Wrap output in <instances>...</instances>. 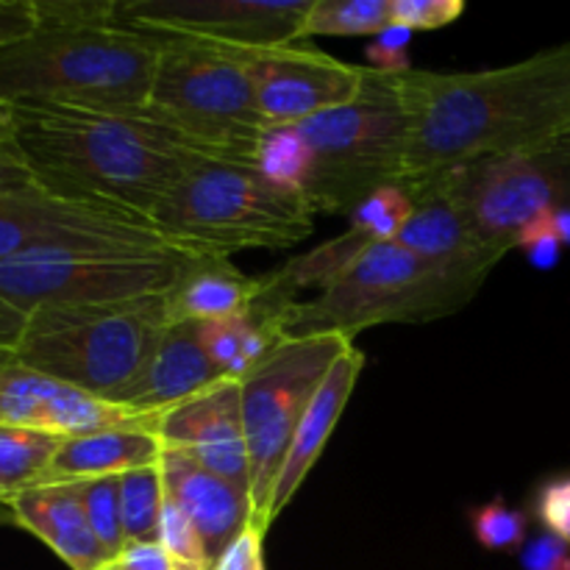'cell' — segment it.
<instances>
[{
    "label": "cell",
    "instance_id": "2e32d148",
    "mask_svg": "<svg viewBox=\"0 0 570 570\" xmlns=\"http://www.w3.org/2000/svg\"><path fill=\"white\" fill-rule=\"evenodd\" d=\"M156 438L165 449H178L198 465L250 493V460L243 423V384L220 379L204 393L161 412Z\"/></svg>",
    "mask_w": 570,
    "mask_h": 570
},
{
    "label": "cell",
    "instance_id": "ee69618b",
    "mask_svg": "<svg viewBox=\"0 0 570 570\" xmlns=\"http://www.w3.org/2000/svg\"><path fill=\"white\" fill-rule=\"evenodd\" d=\"M106 570H117L115 566H111V562H109V566H106Z\"/></svg>",
    "mask_w": 570,
    "mask_h": 570
},
{
    "label": "cell",
    "instance_id": "44dd1931",
    "mask_svg": "<svg viewBox=\"0 0 570 570\" xmlns=\"http://www.w3.org/2000/svg\"><path fill=\"white\" fill-rule=\"evenodd\" d=\"M9 504L14 527L42 540L70 570H104L111 562L89 527L78 482L39 484L17 493Z\"/></svg>",
    "mask_w": 570,
    "mask_h": 570
},
{
    "label": "cell",
    "instance_id": "f35d334b",
    "mask_svg": "<svg viewBox=\"0 0 570 570\" xmlns=\"http://www.w3.org/2000/svg\"><path fill=\"white\" fill-rule=\"evenodd\" d=\"M37 28L33 0H0V48L28 37Z\"/></svg>",
    "mask_w": 570,
    "mask_h": 570
},
{
    "label": "cell",
    "instance_id": "f546056e",
    "mask_svg": "<svg viewBox=\"0 0 570 570\" xmlns=\"http://www.w3.org/2000/svg\"><path fill=\"white\" fill-rule=\"evenodd\" d=\"M473 538L488 551H521L529 540V515L504 499L471 510Z\"/></svg>",
    "mask_w": 570,
    "mask_h": 570
},
{
    "label": "cell",
    "instance_id": "5b68a950",
    "mask_svg": "<svg viewBox=\"0 0 570 570\" xmlns=\"http://www.w3.org/2000/svg\"><path fill=\"white\" fill-rule=\"evenodd\" d=\"M309 200L273 187L248 165L206 159L184 173L150 212V226L173 248L232 259L239 250H278L315 232Z\"/></svg>",
    "mask_w": 570,
    "mask_h": 570
},
{
    "label": "cell",
    "instance_id": "277c9868",
    "mask_svg": "<svg viewBox=\"0 0 570 570\" xmlns=\"http://www.w3.org/2000/svg\"><path fill=\"white\" fill-rule=\"evenodd\" d=\"M193 254L167 243H59L0 262V354L37 312L159 295Z\"/></svg>",
    "mask_w": 570,
    "mask_h": 570
},
{
    "label": "cell",
    "instance_id": "5bb4252c",
    "mask_svg": "<svg viewBox=\"0 0 570 570\" xmlns=\"http://www.w3.org/2000/svg\"><path fill=\"white\" fill-rule=\"evenodd\" d=\"M59 243H165L142 217L56 198L37 184L0 193V262Z\"/></svg>",
    "mask_w": 570,
    "mask_h": 570
},
{
    "label": "cell",
    "instance_id": "7402d4cb",
    "mask_svg": "<svg viewBox=\"0 0 570 570\" xmlns=\"http://www.w3.org/2000/svg\"><path fill=\"white\" fill-rule=\"evenodd\" d=\"M161 440L150 426L111 429L89 438L61 440L39 484H72L92 479H117L122 473L154 468L161 460ZM37 484V488H39Z\"/></svg>",
    "mask_w": 570,
    "mask_h": 570
},
{
    "label": "cell",
    "instance_id": "74e56055",
    "mask_svg": "<svg viewBox=\"0 0 570 570\" xmlns=\"http://www.w3.org/2000/svg\"><path fill=\"white\" fill-rule=\"evenodd\" d=\"M521 570H570V546L549 532H540L527 540L518 551Z\"/></svg>",
    "mask_w": 570,
    "mask_h": 570
},
{
    "label": "cell",
    "instance_id": "52a82bcc",
    "mask_svg": "<svg viewBox=\"0 0 570 570\" xmlns=\"http://www.w3.org/2000/svg\"><path fill=\"white\" fill-rule=\"evenodd\" d=\"M482 278L443 271L417 259L412 250L390 239L356 256L354 265L334 278L315 298L289 309V337L354 340L365 328L387 323H429L454 315L482 289Z\"/></svg>",
    "mask_w": 570,
    "mask_h": 570
},
{
    "label": "cell",
    "instance_id": "f6af8a7d",
    "mask_svg": "<svg viewBox=\"0 0 570 570\" xmlns=\"http://www.w3.org/2000/svg\"><path fill=\"white\" fill-rule=\"evenodd\" d=\"M3 356H6V354H0V360H3Z\"/></svg>",
    "mask_w": 570,
    "mask_h": 570
},
{
    "label": "cell",
    "instance_id": "3957f363",
    "mask_svg": "<svg viewBox=\"0 0 570 570\" xmlns=\"http://www.w3.org/2000/svg\"><path fill=\"white\" fill-rule=\"evenodd\" d=\"M161 37L117 20L37 26L0 48V100L98 115H142Z\"/></svg>",
    "mask_w": 570,
    "mask_h": 570
},
{
    "label": "cell",
    "instance_id": "7a4b0ae2",
    "mask_svg": "<svg viewBox=\"0 0 570 570\" xmlns=\"http://www.w3.org/2000/svg\"><path fill=\"white\" fill-rule=\"evenodd\" d=\"M14 145L45 193L148 223L173 184L209 159L145 115L59 106H14Z\"/></svg>",
    "mask_w": 570,
    "mask_h": 570
},
{
    "label": "cell",
    "instance_id": "ffe728a7",
    "mask_svg": "<svg viewBox=\"0 0 570 570\" xmlns=\"http://www.w3.org/2000/svg\"><path fill=\"white\" fill-rule=\"evenodd\" d=\"M362 371H365V354L356 345H348L345 354L326 373V379H323L315 399L306 406L304 417H301L298 429H295L293 440L287 445L282 471H278L276 484H273L271 504H267V523H273L287 510L289 501L295 499V493L304 484V479L309 476L315 462L321 460L328 438L334 434L345 406H348V399L354 393L356 382H360Z\"/></svg>",
    "mask_w": 570,
    "mask_h": 570
},
{
    "label": "cell",
    "instance_id": "6da1fadb",
    "mask_svg": "<svg viewBox=\"0 0 570 570\" xmlns=\"http://www.w3.org/2000/svg\"><path fill=\"white\" fill-rule=\"evenodd\" d=\"M410 154L401 187L504 159L570 128V42L476 72H404Z\"/></svg>",
    "mask_w": 570,
    "mask_h": 570
},
{
    "label": "cell",
    "instance_id": "d6986e66",
    "mask_svg": "<svg viewBox=\"0 0 570 570\" xmlns=\"http://www.w3.org/2000/svg\"><path fill=\"white\" fill-rule=\"evenodd\" d=\"M220 379L226 376L206 354L200 323H170L145 371L117 395L115 404L139 415H161Z\"/></svg>",
    "mask_w": 570,
    "mask_h": 570
},
{
    "label": "cell",
    "instance_id": "1f68e13d",
    "mask_svg": "<svg viewBox=\"0 0 570 570\" xmlns=\"http://www.w3.org/2000/svg\"><path fill=\"white\" fill-rule=\"evenodd\" d=\"M532 512L543 532L570 546V473H554L538 484L532 495Z\"/></svg>",
    "mask_w": 570,
    "mask_h": 570
},
{
    "label": "cell",
    "instance_id": "4dcf8cb0",
    "mask_svg": "<svg viewBox=\"0 0 570 570\" xmlns=\"http://www.w3.org/2000/svg\"><path fill=\"white\" fill-rule=\"evenodd\" d=\"M159 543L170 557L173 570H212V557L181 507L167 495L159 523Z\"/></svg>",
    "mask_w": 570,
    "mask_h": 570
},
{
    "label": "cell",
    "instance_id": "b9f144b4",
    "mask_svg": "<svg viewBox=\"0 0 570 570\" xmlns=\"http://www.w3.org/2000/svg\"><path fill=\"white\" fill-rule=\"evenodd\" d=\"M0 156H20L14 145V106L0 100Z\"/></svg>",
    "mask_w": 570,
    "mask_h": 570
},
{
    "label": "cell",
    "instance_id": "9a60e30c",
    "mask_svg": "<svg viewBox=\"0 0 570 570\" xmlns=\"http://www.w3.org/2000/svg\"><path fill=\"white\" fill-rule=\"evenodd\" d=\"M156 421L159 415H139L126 406L83 393L72 384L20 365L9 354L0 360V426L33 429V432L72 440L111 432V429H156Z\"/></svg>",
    "mask_w": 570,
    "mask_h": 570
},
{
    "label": "cell",
    "instance_id": "60d3db41",
    "mask_svg": "<svg viewBox=\"0 0 570 570\" xmlns=\"http://www.w3.org/2000/svg\"><path fill=\"white\" fill-rule=\"evenodd\" d=\"M28 184H33V178L20 156H0V193L28 187Z\"/></svg>",
    "mask_w": 570,
    "mask_h": 570
},
{
    "label": "cell",
    "instance_id": "ab89813d",
    "mask_svg": "<svg viewBox=\"0 0 570 570\" xmlns=\"http://www.w3.org/2000/svg\"><path fill=\"white\" fill-rule=\"evenodd\" d=\"M117 570H173L170 557L159 540L148 543H126L117 560L111 562Z\"/></svg>",
    "mask_w": 570,
    "mask_h": 570
},
{
    "label": "cell",
    "instance_id": "8992f818",
    "mask_svg": "<svg viewBox=\"0 0 570 570\" xmlns=\"http://www.w3.org/2000/svg\"><path fill=\"white\" fill-rule=\"evenodd\" d=\"M167 326L165 293L45 309L22 326L9 356L115 404L117 395L145 371Z\"/></svg>",
    "mask_w": 570,
    "mask_h": 570
},
{
    "label": "cell",
    "instance_id": "8fae6325",
    "mask_svg": "<svg viewBox=\"0 0 570 570\" xmlns=\"http://www.w3.org/2000/svg\"><path fill=\"white\" fill-rule=\"evenodd\" d=\"M417 184L449 195L493 248L510 254L534 217L570 209V128L523 154L473 161Z\"/></svg>",
    "mask_w": 570,
    "mask_h": 570
},
{
    "label": "cell",
    "instance_id": "e575fe53",
    "mask_svg": "<svg viewBox=\"0 0 570 570\" xmlns=\"http://www.w3.org/2000/svg\"><path fill=\"white\" fill-rule=\"evenodd\" d=\"M410 28L387 26L382 33L371 37V42H367V67L379 72H390V76H401V72L415 70V67L410 65Z\"/></svg>",
    "mask_w": 570,
    "mask_h": 570
},
{
    "label": "cell",
    "instance_id": "d4e9b609",
    "mask_svg": "<svg viewBox=\"0 0 570 570\" xmlns=\"http://www.w3.org/2000/svg\"><path fill=\"white\" fill-rule=\"evenodd\" d=\"M254 170L273 187L298 193L306 198V187L315 170V156L298 126H267L256 148Z\"/></svg>",
    "mask_w": 570,
    "mask_h": 570
},
{
    "label": "cell",
    "instance_id": "603a6c76",
    "mask_svg": "<svg viewBox=\"0 0 570 570\" xmlns=\"http://www.w3.org/2000/svg\"><path fill=\"white\" fill-rule=\"evenodd\" d=\"M259 276H245L232 259L193 256L165 293L170 323H206L243 315L259 295Z\"/></svg>",
    "mask_w": 570,
    "mask_h": 570
},
{
    "label": "cell",
    "instance_id": "ac0fdd59",
    "mask_svg": "<svg viewBox=\"0 0 570 570\" xmlns=\"http://www.w3.org/2000/svg\"><path fill=\"white\" fill-rule=\"evenodd\" d=\"M159 468L165 476L167 495L181 507L215 562L220 551L248 523H254L250 493L239 484L206 471L204 465H198L193 456L178 449L161 451Z\"/></svg>",
    "mask_w": 570,
    "mask_h": 570
},
{
    "label": "cell",
    "instance_id": "ba28073f",
    "mask_svg": "<svg viewBox=\"0 0 570 570\" xmlns=\"http://www.w3.org/2000/svg\"><path fill=\"white\" fill-rule=\"evenodd\" d=\"M298 128L315 156L306 200L317 215H351L376 189L404 184L410 154L404 72L390 76L367 67L354 100Z\"/></svg>",
    "mask_w": 570,
    "mask_h": 570
},
{
    "label": "cell",
    "instance_id": "cb8c5ba5",
    "mask_svg": "<svg viewBox=\"0 0 570 570\" xmlns=\"http://www.w3.org/2000/svg\"><path fill=\"white\" fill-rule=\"evenodd\" d=\"M59 445L61 438L53 434L0 426V501H11L22 490L37 488Z\"/></svg>",
    "mask_w": 570,
    "mask_h": 570
},
{
    "label": "cell",
    "instance_id": "836d02e7",
    "mask_svg": "<svg viewBox=\"0 0 570 570\" xmlns=\"http://www.w3.org/2000/svg\"><path fill=\"white\" fill-rule=\"evenodd\" d=\"M468 6L462 0H393L390 22L415 31H434L445 28L465 14Z\"/></svg>",
    "mask_w": 570,
    "mask_h": 570
},
{
    "label": "cell",
    "instance_id": "9c48e42d",
    "mask_svg": "<svg viewBox=\"0 0 570 570\" xmlns=\"http://www.w3.org/2000/svg\"><path fill=\"white\" fill-rule=\"evenodd\" d=\"M209 159L254 167L267 122L248 72L226 48L161 37L159 61L142 111Z\"/></svg>",
    "mask_w": 570,
    "mask_h": 570
},
{
    "label": "cell",
    "instance_id": "30bf717a",
    "mask_svg": "<svg viewBox=\"0 0 570 570\" xmlns=\"http://www.w3.org/2000/svg\"><path fill=\"white\" fill-rule=\"evenodd\" d=\"M354 340L337 334L289 337L243 379V423L250 460L254 523L267 532V504L284 454L334 362Z\"/></svg>",
    "mask_w": 570,
    "mask_h": 570
},
{
    "label": "cell",
    "instance_id": "bcb514c9",
    "mask_svg": "<svg viewBox=\"0 0 570 570\" xmlns=\"http://www.w3.org/2000/svg\"><path fill=\"white\" fill-rule=\"evenodd\" d=\"M104 570H106V568H104Z\"/></svg>",
    "mask_w": 570,
    "mask_h": 570
},
{
    "label": "cell",
    "instance_id": "4316f807",
    "mask_svg": "<svg viewBox=\"0 0 570 570\" xmlns=\"http://www.w3.org/2000/svg\"><path fill=\"white\" fill-rule=\"evenodd\" d=\"M117 482H120V515L126 543L159 540L161 510H165L167 499L161 468H139V471L122 473Z\"/></svg>",
    "mask_w": 570,
    "mask_h": 570
},
{
    "label": "cell",
    "instance_id": "484cf974",
    "mask_svg": "<svg viewBox=\"0 0 570 570\" xmlns=\"http://www.w3.org/2000/svg\"><path fill=\"white\" fill-rule=\"evenodd\" d=\"M393 0H312L304 42L312 37H376L390 22Z\"/></svg>",
    "mask_w": 570,
    "mask_h": 570
},
{
    "label": "cell",
    "instance_id": "f1b7e54d",
    "mask_svg": "<svg viewBox=\"0 0 570 570\" xmlns=\"http://www.w3.org/2000/svg\"><path fill=\"white\" fill-rule=\"evenodd\" d=\"M120 479V476H117ZM117 479H92V482L81 484L83 510H87L89 527H92L95 538H98L100 549L106 551L111 562L126 546V534H122V515H120V482Z\"/></svg>",
    "mask_w": 570,
    "mask_h": 570
},
{
    "label": "cell",
    "instance_id": "d6a6232c",
    "mask_svg": "<svg viewBox=\"0 0 570 570\" xmlns=\"http://www.w3.org/2000/svg\"><path fill=\"white\" fill-rule=\"evenodd\" d=\"M245 312L243 315L200 323V340H204L206 354H209V360L220 367L223 376L228 379H232L234 365H237L239 354H243L245 337H248V315H245Z\"/></svg>",
    "mask_w": 570,
    "mask_h": 570
},
{
    "label": "cell",
    "instance_id": "7bdbcfd3",
    "mask_svg": "<svg viewBox=\"0 0 570 570\" xmlns=\"http://www.w3.org/2000/svg\"><path fill=\"white\" fill-rule=\"evenodd\" d=\"M14 527V512H11L9 501H0V527Z\"/></svg>",
    "mask_w": 570,
    "mask_h": 570
},
{
    "label": "cell",
    "instance_id": "7c38bea8",
    "mask_svg": "<svg viewBox=\"0 0 570 570\" xmlns=\"http://www.w3.org/2000/svg\"><path fill=\"white\" fill-rule=\"evenodd\" d=\"M312 0H117V22L226 50L304 42Z\"/></svg>",
    "mask_w": 570,
    "mask_h": 570
},
{
    "label": "cell",
    "instance_id": "8d00e7d4",
    "mask_svg": "<svg viewBox=\"0 0 570 570\" xmlns=\"http://www.w3.org/2000/svg\"><path fill=\"white\" fill-rule=\"evenodd\" d=\"M265 529L248 523L226 549L220 551L212 570H267L265 566Z\"/></svg>",
    "mask_w": 570,
    "mask_h": 570
},
{
    "label": "cell",
    "instance_id": "d590c367",
    "mask_svg": "<svg viewBox=\"0 0 570 570\" xmlns=\"http://www.w3.org/2000/svg\"><path fill=\"white\" fill-rule=\"evenodd\" d=\"M515 248L523 250V256L538 271H554L560 265L566 245H562L560 234H557L551 215H540L527 228H521V234L515 237Z\"/></svg>",
    "mask_w": 570,
    "mask_h": 570
},
{
    "label": "cell",
    "instance_id": "e0dca14e",
    "mask_svg": "<svg viewBox=\"0 0 570 570\" xmlns=\"http://www.w3.org/2000/svg\"><path fill=\"white\" fill-rule=\"evenodd\" d=\"M406 189H410L412 200H415V212H412L404 232L395 237V243H401L406 250H412L417 259L429 262V265L465 273V276L488 282L493 267L507 254L493 248L479 234L471 217L449 195L429 187V184H415V187Z\"/></svg>",
    "mask_w": 570,
    "mask_h": 570
},
{
    "label": "cell",
    "instance_id": "83f0119b",
    "mask_svg": "<svg viewBox=\"0 0 570 570\" xmlns=\"http://www.w3.org/2000/svg\"><path fill=\"white\" fill-rule=\"evenodd\" d=\"M412 212H415V200H412L410 189L401 187V184H390V187H382L373 195H367L351 212L348 226L365 232L373 243H390V239H395L404 232Z\"/></svg>",
    "mask_w": 570,
    "mask_h": 570
},
{
    "label": "cell",
    "instance_id": "4fadbf2b",
    "mask_svg": "<svg viewBox=\"0 0 570 570\" xmlns=\"http://www.w3.org/2000/svg\"><path fill=\"white\" fill-rule=\"evenodd\" d=\"M248 72L267 126H298L360 95L367 67L334 59L306 42L234 50Z\"/></svg>",
    "mask_w": 570,
    "mask_h": 570
}]
</instances>
